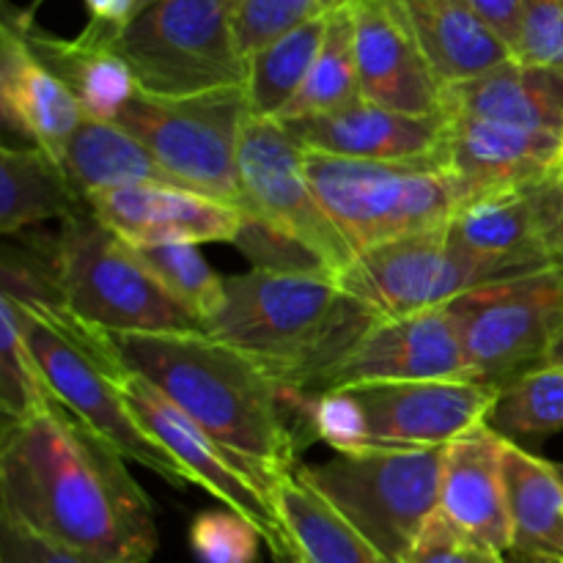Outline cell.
<instances>
[{"mask_svg":"<svg viewBox=\"0 0 563 563\" xmlns=\"http://www.w3.org/2000/svg\"><path fill=\"white\" fill-rule=\"evenodd\" d=\"M445 229L456 245L482 258L517 264L531 273L553 267L542 245L537 181L467 192L456 201Z\"/></svg>","mask_w":563,"mask_h":563,"instance_id":"23","label":"cell"},{"mask_svg":"<svg viewBox=\"0 0 563 563\" xmlns=\"http://www.w3.org/2000/svg\"><path fill=\"white\" fill-rule=\"evenodd\" d=\"M91 11V22H102L110 27H124L137 11V0H86Z\"/></svg>","mask_w":563,"mask_h":563,"instance_id":"43","label":"cell"},{"mask_svg":"<svg viewBox=\"0 0 563 563\" xmlns=\"http://www.w3.org/2000/svg\"><path fill=\"white\" fill-rule=\"evenodd\" d=\"M357 99H361V75H357L355 55V20H352V9L346 5V9L328 14L322 49H319L300 93L291 99L278 121L333 113Z\"/></svg>","mask_w":563,"mask_h":563,"instance_id":"31","label":"cell"},{"mask_svg":"<svg viewBox=\"0 0 563 563\" xmlns=\"http://www.w3.org/2000/svg\"><path fill=\"white\" fill-rule=\"evenodd\" d=\"M443 449H377L335 454L297 471L390 563H399L429 517L440 509Z\"/></svg>","mask_w":563,"mask_h":563,"instance_id":"7","label":"cell"},{"mask_svg":"<svg viewBox=\"0 0 563 563\" xmlns=\"http://www.w3.org/2000/svg\"><path fill=\"white\" fill-rule=\"evenodd\" d=\"M506 563H561V561H542V559H528V555L506 553Z\"/></svg>","mask_w":563,"mask_h":563,"instance_id":"46","label":"cell"},{"mask_svg":"<svg viewBox=\"0 0 563 563\" xmlns=\"http://www.w3.org/2000/svg\"><path fill=\"white\" fill-rule=\"evenodd\" d=\"M119 390L143 432L190 473L192 484L203 487L209 495L223 500L231 511L245 517L262 533L275 561L286 563L295 555L291 539L275 506L273 478H267L258 467L203 432L192 418H187L179 407L170 405L154 385H148L137 374L126 372L119 379Z\"/></svg>","mask_w":563,"mask_h":563,"instance_id":"12","label":"cell"},{"mask_svg":"<svg viewBox=\"0 0 563 563\" xmlns=\"http://www.w3.org/2000/svg\"><path fill=\"white\" fill-rule=\"evenodd\" d=\"M324 31L328 14H319L247 55L245 99L253 119H278L289 108L322 49Z\"/></svg>","mask_w":563,"mask_h":563,"instance_id":"30","label":"cell"},{"mask_svg":"<svg viewBox=\"0 0 563 563\" xmlns=\"http://www.w3.org/2000/svg\"><path fill=\"white\" fill-rule=\"evenodd\" d=\"M286 563H302V561H300V555H297V550H295V555H291V559L286 561Z\"/></svg>","mask_w":563,"mask_h":563,"instance_id":"48","label":"cell"},{"mask_svg":"<svg viewBox=\"0 0 563 563\" xmlns=\"http://www.w3.org/2000/svg\"><path fill=\"white\" fill-rule=\"evenodd\" d=\"M58 165L82 198L135 185H176L157 157L115 121L82 119Z\"/></svg>","mask_w":563,"mask_h":563,"instance_id":"27","label":"cell"},{"mask_svg":"<svg viewBox=\"0 0 563 563\" xmlns=\"http://www.w3.org/2000/svg\"><path fill=\"white\" fill-rule=\"evenodd\" d=\"M506 438L482 427L445 445L440 473V511L471 537L511 550L509 500L504 482Z\"/></svg>","mask_w":563,"mask_h":563,"instance_id":"22","label":"cell"},{"mask_svg":"<svg viewBox=\"0 0 563 563\" xmlns=\"http://www.w3.org/2000/svg\"><path fill=\"white\" fill-rule=\"evenodd\" d=\"M58 405L42 366L27 346L14 306L0 297V410L5 423H20Z\"/></svg>","mask_w":563,"mask_h":563,"instance_id":"34","label":"cell"},{"mask_svg":"<svg viewBox=\"0 0 563 563\" xmlns=\"http://www.w3.org/2000/svg\"><path fill=\"white\" fill-rule=\"evenodd\" d=\"M0 515L91 563H148L157 520L126 460L64 405L5 423Z\"/></svg>","mask_w":563,"mask_h":563,"instance_id":"1","label":"cell"},{"mask_svg":"<svg viewBox=\"0 0 563 563\" xmlns=\"http://www.w3.org/2000/svg\"><path fill=\"white\" fill-rule=\"evenodd\" d=\"M110 335L121 366L154 385L218 443L273 482L295 473L302 432L291 394L242 352L207 330Z\"/></svg>","mask_w":563,"mask_h":563,"instance_id":"2","label":"cell"},{"mask_svg":"<svg viewBox=\"0 0 563 563\" xmlns=\"http://www.w3.org/2000/svg\"><path fill=\"white\" fill-rule=\"evenodd\" d=\"M517 60L563 69V0H522Z\"/></svg>","mask_w":563,"mask_h":563,"instance_id":"39","label":"cell"},{"mask_svg":"<svg viewBox=\"0 0 563 563\" xmlns=\"http://www.w3.org/2000/svg\"><path fill=\"white\" fill-rule=\"evenodd\" d=\"M152 278L168 291L174 302H179L201 328L212 322L225 306V278H220L198 245L170 242V245L132 247Z\"/></svg>","mask_w":563,"mask_h":563,"instance_id":"32","label":"cell"},{"mask_svg":"<svg viewBox=\"0 0 563 563\" xmlns=\"http://www.w3.org/2000/svg\"><path fill=\"white\" fill-rule=\"evenodd\" d=\"M522 275L531 269L476 256L456 245L443 225L357 253L339 284L379 319H401L445 308L467 291Z\"/></svg>","mask_w":563,"mask_h":563,"instance_id":"10","label":"cell"},{"mask_svg":"<svg viewBox=\"0 0 563 563\" xmlns=\"http://www.w3.org/2000/svg\"><path fill=\"white\" fill-rule=\"evenodd\" d=\"M236 0H154L113 33V47L154 97H192L245 86L247 58Z\"/></svg>","mask_w":563,"mask_h":563,"instance_id":"4","label":"cell"},{"mask_svg":"<svg viewBox=\"0 0 563 563\" xmlns=\"http://www.w3.org/2000/svg\"><path fill=\"white\" fill-rule=\"evenodd\" d=\"M489 429L504 438L553 434L563 429V368L537 366L500 388Z\"/></svg>","mask_w":563,"mask_h":563,"instance_id":"33","label":"cell"},{"mask_svg":"<svg viewBox=\"0 0 563 563\" xmlns=\"http://www.w3.org/2000/svg\"><path fill=\"white\" fill-rule=\"evenodd\" d=\"M429 66L445 86L487 75L511 49L478 20L467 0H394Z\"/></svg>","mask_w":563,"mask_h":563,"instance_id":"25","label":"cell"},{"mask_svg":"<svg viewBox=\"0 0 563 563\" xmlns=\"http://www.w3.org/2000/svg\"><path fill=\"white\" fill-rule=\"evenodd\" d=\"M504 482L511 520L509 553L563 563V465L506 438Z\"/></svg>","mask_w":563,"mask_h":563,"instance_id":"26","label":"cell"},{"mask_svg":"<svg viewBox=\"0 0 563 563\" xmlns=\"http://www.w3.org/2000/svg\"><path fill=\"white\" fill-rule=\"evenodd\" d=\"M0 113L53 163L86 119L69 88L27 47L14 14L0 27Z\"/></svg>","mask_w":563,"mask_h":563,"instance_id":"20","label":"cell"},{"mask_svg":"<svg viewBox=\"0 0 563 563\" xmlns=\"http://www.w3.org/2000/svg\"><path fill=\"white\" fill-rule=\"evenodd\" d=\"M377 322L335 278L251 269L225 278V306L203 330L280 388L317 396Z\"/></svg>","mask_w":563,"mask_h":563,"instance_id":"3","label":"cell"},{"mask_svg":"<svg viewBox=\"0 0 563 563\" xmlns=\"http://www.w3.org/2000/svg\"><path fill=\"white\" fill-rule=\"evenodd\" d=\"M399 563H506V553L462 531L438 509Z\"/></svg>","mask_w":563,"mask_h":563,"instance_id":"38","label":"cell"},{"mask_svg":"<svg viewBox=\"0 0 563 563\" xmlns=\"http://www.w3.org/2000/svg\"><path fill=\"white\" fill-rule=\"evenodd\" d=\"M280 124H286V130L306 152L372 159V163L434 159L440 135H443V113H401V110L383 108L366 99H357L333 113L280 121Z\"/></svg>","mask_w":563,"mask_h":563,"instance_id":"19","label":"cell"},{"mask_svg":"<svg viewBox=\"0 0 563 563\" xmlns=\"http://www.w3.org/2000/svg\"><path fill=\"white\" fill-rule=\"evenodd\" d=\"M93 218L132 247L207 245L231 242L234 245L245 212L176 185H135L121 190L88 196Z\"/></svg>","mask_w":563,"mask_h":563,"instance_id":"17","label":"cell"},{"mask_svg":"<svg viewBox=\"0 0 563 563\" xmlns=\"http://www.w3.org/2000/svg\"><path fill=\"white\" fill-rule=\"evenodd\" d=\"M350 9L355 20L361 99L401 113H440L443 82L432 71L394 0H355Z\"/></svg>","mask_w":563,"mask_h":563,"instance_id":"18","label":"cell"},{"mask_svg":"<svg viewBox=\"0 0 563 563\" xmlns=\"http://www.w3.org/2000/svg\"><path fill=\"white\" fill-rule=\"evenodd\" d=\"M443 113L434 163L451 176L460 198L478 190L533 185L555 168L563 154V135L498 124L454 110Z\"/></svg>","mask_w":563,"mask_h":563,"instance_id":"16","label":"cell"},{"mask_svg":"<svg viewBox=\"0 0 563 563\" xmlns=\"http://www.w3.org/2000/svg\"><path fill=\"white\" fill-rule=\"evenodd\" d=\"M319 14H324L319 0H236L234 25L242 53L247 58Z\"/></svg>","mask_w":563,"mask_h":563,"instance_id":"37","label":"cell"},{"mask_svg":"<svg viewBox=\"0 0 563 563\" xmlns=\"http://www.w3.org/2000/svg\"><path fill=\"white\" fill-rule=\"evenodd\" d=\"M14 20L33 55L69 88L86 119H119L124 104L137 93L135 75L113 47L119 27L88 22L80 36L60 38L38 27L33 11H16Z\"/></svg>","mask_w":563,"mask_h":563,"instance_id":"21","label":"cell"},{"mask_svg":"<svg viewBox=\"0 0 563 563\" xmlns=\"http://www.w3.org/2000/svg\"><path fill=\"white\" fill-rule=\"evenodd\" d=\"M306 176L355 256L443 229L460 201L456 185L434 159L372 163L306 152Z\"/></svg>","mask_w":563,"mask_h":563,"instance_id":"5","label":"cell"},{"mask_svg":"<svg viewBox=\"0 0 563 563\" xmlns=\"http://www.w3.org/2000/svg\"><path fill=\"white\" fill-rule=\"evenodd\" d=\"M234 245L251 258L253 269H264V273H284V275H324L333 278L322 258L317 253L308 251L302 242L291 240L280 229L269 225L267 220L245 214L240 234H236Z\"/></svg>","mask_w":563,"mask_h":563,"instance_id":"35","label":"cell"},{"mask_svg":"<svg viewBox=\"0 0 563 563\" xmlns=\"http://www.w3.org/2000/svg\"><path fill=\"white\" fill-rule=\"evenodd\" d=\"M355 0H319V5H322L324 14H330V11H339V9H346V5H352Z\"/></svg>","mask_w":563,"mask_h":563,"instance_id":"45","label":"cell"},{"mask_svg":"<svg viewBox=\"0 0 563 563\" xmlns=\"http://www.w3.org/2000/svg\"><path fill=\"white\" fill-rule=\"evenodd\" d=\"M247 119L245 86L192 97H154L137 88L115 124L135 135L176 185L247 214L240 181V143Z\"/></svg>","mask_w":563,"mask_h":563,"instance_id":"8","label":"cell"},{"mask_svg":"<svg viewBox=\"0 0 563 563\" xmlns=\"http://www.w3.org/2000/svg\"><path fill=\"white\" fill-rule=\"evenodd\" d=\"M544 366H559V368H563V330H561L559 339H555V344L550 346L548 357H544Z\"/></svg>","mask_w":563,"mask_h":563,"instance_id":"44","label":"cell"},{"mask_svg":"<svg viewBox=\"0 0 563 563\" xmlns=\"http://www.w3.org/2000/svg\"><path fill=\"white\" fill-rule=\"evenodd\" d=\"M275 506L291 548L306 563H390L306 482L291 476L273 484Z\"/></svg>","mask_w":563,"mask_h":563,"instance_id":"29","label":"cell"},{"mask_svg":"<svg viewBox=\"0 0 563 563\" xmlns=\"http://www.w3.org/2000/svg\"><path fill=\"white\" fill-rule=\"evenodd\" d=\"M0 563H91L0 515Z\"/></svg>","mask_w":563,"mask_h":563,"instance_id":"40","label":"cell"},{"mask_svg":"<svg viewBox=\"0 0 563 563\" xmlns=\"http://www.w3.org/2000/svg\"><path fill=\"white\" fill-rule=\"evenodd\" d=\"M350 394L363 418L368 449H443L489 427L500 385L482 379H429L339 388Z\"/></svg>","mask_w":563,"mask_h":563,"instance_id":"14","label":"cell"},{"mask_svg":"<svg viewBox=\"0 0 563 563\" xmlns=\"http://www.w3.org/2000/svg\"><path fill=\"white\" fill-rule=\"evenodd\" d=\"M440 110L563 135V69L511 58L487 75L445 86Z\"/></svg>","mask_w":563,"mask_h":563,"instance_id":"24","label":"cell"},{"mask_svg":"<svg viewBox=\"0 0 563 563\" xmlns=\"http://www.w3.org/2000/svg\"><path fill=\"white\" fill-rule=\"evenodd\" d=\"M478 20L517 55L522 33V0H467Z\"/></svg>","mask_w":563,"mask_h":563,"instance_id":"42","label":"cell"},{"mask_svg":"<svg viewBox=\"0 0 563 563\" xmlns=\"http://www.w3.org/2000/svg\"><path fill=\"white\" fill-rule=\"evenodd\" d=\"M262 533L236 511H203L190 526V550L198 563H256Z\"/></svg>","mask_w":563,"mask_h":563,"instance_id":"36","label":"cell"},{"mask_svg":"<svg viewBox=\"0 0 563 563\" xmlns=\"http://www.w3.org/2000/svg\"><path fill=\"white\" fill-rule=\"evenodd\" d=\"M300 561H302V559H300ZM302 563H306V561H302Z\"/></svg>","mask_w":563,"mask_h":563,"instance_id":"49","label":"cell"},{"mask_svg":"<svg viewBox=\"0 0 563 563\" xmlns=\"http://www.w3.org/2000/svg\"><path fill=\"white\" fill-rule=\"evenodd\" d=\"M148 3H154V0H137V11H141V9H146Z\"/></svg>","mask_w":563,"mask_h":563,"instance_id":"47","label":"cell"},{"mask_svg":"<svg viewBox=\"0 0 563 563\" xmlns=\"http://www.w3.org/2000/svg\"><path fill=\"white\" fill-rule=\"evenodd\" d=\"M240 181L247 214L302 242L335 280L355 262V251L308 181L306 148L278 119H247L240 143Z\"/></svg>","mask_w":563,"mask_h":563,"instance_id":"13","label":"cell"},{"mask_svg":"<svg viewBox=\"0 0 563 563\" xmlns=\"http://www.w3.org/2000/svg\"><path fill=\"white\" fill-rule=\"evenodd\" d=\"M473 379L504 388L544 366L563 330V269L548 267L456 297L445 306Z\"/></svg>","mask_w":563,"mask_h":563,"instance_id":"9","label":"cell"},{"mask_svg":"<svg viewBox=\"0 0 563 563\" xmlns=\"http://www.w3.org/2000/svg\"><path fill=\"white\" fill-rule=\"evenodd\" d=\"M539 225L550 264L563 269V154L555 168L537 181Z\"/></svg>","mask_w":563,"mask_h":563,"instance_id":"41","label":"cell"},{"mask_svg":"<svg viewBox=\"0 0 563 563\" xmlns=\"http://www.w3.org/2000/svg\"><path fill=\"white\" fill-rule=\"evenodd\" d=\"M86 209V198L47 154L9 146L0 152V231L5 236L22 234L44 220H66Z\"/></svg>","mask_w":563,"mask_h":563,"instance_id":"28","label":"cell"},{"mask_svg":"<svg viewBox=\"0 0 563 563\" xmlns=\"http://www.w3.org/2000/svg\"><path fill=\"white\" fill-rule=\"evenodd\" d=\"M47 253L69 311L104 333L203 330L91 209L60 220Z\"/></svg>","mask_w":563,"mask_h":563,"instance_id":"6","label":"cell"},{"mask_svg":"<svg viewBox=\"0 0 563 563\" xmlns=\"http://www.w3.org/2000/svg\"><path fill=\"white\" fill-rule=\"evenodd\" d=\"M429 379H473L460 333L445 308L401 319H379L352 355L335 368L322 394L352 385Z\"/></svg>","mask_w":563,"mask_h":563,"instance_id":"15","label":"cell"},{"mask_svg":"<svg viewBox=\"0 0 563 563\" xmlns=\"http://www.w3.org/2000/svg\"><path fill=\"white\" fill-rule=\"evenodd\" d=\"M11 306L55 399L71 416L80 418L93 434L108 440L126 462H137L146 471L157 473L170 487H190V473L163 445L154 443L135 421L119 390V379L42 311L16 300H11Z\"/></svg>","mask_w":563,"mask_h":563,"instance_id":"11","label":"cell"}]
</instances>
